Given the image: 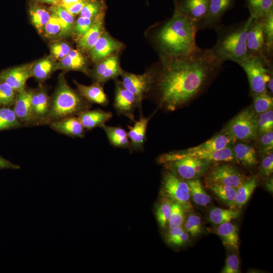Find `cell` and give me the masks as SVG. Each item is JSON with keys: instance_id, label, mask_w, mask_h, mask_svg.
I'll use <instances>...</instances> for the list:
<instances>
[{"instance_id": "1", "label": "cell", "mask_w": 273, "mask_h": 273, "mask_svg": "<svg viewBox=\"0 0 273 273\" xmlns=\"http://www.w3.org/2000/svg\"><path fill=\"white\" fill-rule=\"evenodd\" d=\"M161 60L155 80L159 104L171 111L196 97L223 63L210 49L200 48L186 56Z\"/></svg>"}, {"instance_id": "2", "label": "cell", "mask_w": 273, "mask_h": 273, "mask_svg": "<svg viewBox=\"0 0 273 273\" xmlns=\"http://www.w3.org/2000/svg\"><path fill=\"white\" fill-rule=\"evenodd\" d=\"M198 26V23L175 7L172 17L159 26L155 35L161 59L186 56L198 50L196 35Z\"/></svg>"}, {"instance_id": "3", "label": "cell", "mask_w": 273, "mask_h": 273, "mask_svg": "<svg viewBox=\"0 0 273 273\" xmlns=\"http://www.w3.org/2000/svg\"><path fill=\"white\" fill-rule=\"evenodd\" d=\"M253 19L250 16L245 21L231 25L221 24L214 28L217 41L210 50L217 59L223 63L232 61L239 63L248 56L246 36Z\"/></svg>"}, {"instance_id": "4", "label": "cell", "mask_w": 273, "mask_h": 273, "mask_svg": "<svg viewBox=\"0 0 273 273\" xmlns=\"http://www.w3.org/2000/svg\"><path fill=\"white\" fill-rule=\"evenodd\" d=\"M65 75V72H63L58 77L57 86L51 97L50 110L44 124H50L67 117L76 116L91 107L90 103L70 86Z\"/></svg>"}, {"instance_id": "5", "label": "cell", "mask_w": 273, "mask_h": 273, "mask_svg": "<svg viewBox=\"0 0 273 273\" xmlns=\"http://www.w3.org/2000/svg\"><path fill=\"white\" fill-rule=\"evenodd\" d=\"M238 64L247 75L252 96L267 91L266 84L272 77V62L249 56Z\"/></svg>"}, {"instance_id": "6", "label": "cell", "mask_w": 273, "mask_h": 273, "mask_svg": "<svg viewBox=\"0 0 273 273\" xmlns=\"http://www.w3.org/2000/svg\"><path fill=\"white\" fill-rule=\"evenodd\" d=\"M222 132L234 142H249L257 138V116L252 108H247L236 115L226 125Z\"/></svg>"}, {"instance_id": "7", "label": "cell", "mask_w": 273, "mask_h": 273, "mask_svg": "<svg viewBox=\"0 0 273 273\" xmlns=\"http://www.w3.org/2000/svg\"><path fill=\"white\" fill-rule=\"evenodd\" d=\"M162 192L167 199L179 203L185 210L190 208V190L187 181L171 170L163 176Z\"/></svg>"}, {"instance_id": "8", "label": "cell", "mask_w": 273, "mask_h": 273, "mask_svg": "<svg viewBox=\"0 0 273 273\" xmlns=\"http://www.w3.org/2000/svg\"><path fill=\"white\" fill-rule=\"evenodd\" d=\"M181 178L189 180L197 178L208 170L210 162L191 157H183L164 162Z\"/></svg>"}, {"instance_id": "9", "label": "cell", "mask_w": 273, "mask_h": 273, "mask_svg": "<svg viewBox=\"0 0 273 273\" xmlns=\"http://www.w3.org/2000/svg\"><path fill=\"white\" fill-rule=\"evenodd\" d=\"M183 157H191L209 162H236L233 147L231 145L222 149L210 152L193 151L189 149L184 150L170 152L160 157V161L164 163L168 161Z\"/></svg>"}, {"instance_id": "10", "label": "cell", "mask_w": 273, "mask_h": 273, "mask_svg": "<svg viewBox=\"0 0 273 273\" xmlns=\"http://www.w3.org/2000/svg\"><path fill=\"white\" fill-rule=\"evenodd\" d=\"M157 72L151 70L135 74L123 71L121 75L123 85L135 96L140 106L145 95L155 82Z\"/></svg>"}, {"instance_id": "11", "label": "cell", "mask_w": 273, "mask_h": 273, "mask_svg": "<svg viewBox=\"0 0 273 273\" xmlns=\"http://www.w3.org/2000/svg\"><path fill=\"white\" fill-rule=\"evenodd\" d=\"M246 178L235 167L225 164L212 169L206 178L207 185H219L238 188Z\"/></svg>"}, {"instance_id": "12", "label": "cell", "mask_w": 273, "mask_h": 273, "mask_svg": "<svg viewBox=\"0 0 273 273\" xmlns=\"http://www.w3.org/2000/svg\"><path fill=\"white\" fill-rule=\"evenodd\" d=\"M123 70L121 69L119 57L112 55L95 64L92 70H89L88 75L95 82L104 84L111 79H116L121 76Z\"/></svg>"}, {"instance_id": "13", "label": "cell", "mask_w": 273, "mask_h": 273, "mask_svg": "<svg viewBox=\"0 0 273 273\" xmlns=\"http://www.w3.org/2000/svg\"><path fill=\"white\" fill-rule=\"evenodd\" d=\"M123 48L122 43L113 38L105 30L86 53L90 60L96 64L104 59L117 55Z\"/></svg>"}, {"instance_id": "14", "label": "cell", "mask_w": 273, "mask_h": 273, "mask_svg": "<svg viewBox=\"0 0 273 273\" xmlns=\"http://www.w3.org/2000/svg\"><path fill=\"white\" fill-rule=\"evenodd\" d=\"M263 17L253 19L248 30L246 36L247 53L248 56L261 58L271 62L272 61H268L266 59L265 55V41L263 32Z\"/></svg>"}, {"instance_id": "15", "label": "cell", "mask_w": 273, "mask_h": 273, "mask_svg": "<svg viewBox=\"0 0 273 273\" xmlns=\"http://www.w3.org/2000/svg\"><path fill=\"white\" fill-rule=\"evenodd\" d=\"M115 84L113 104L115 109L119 114L134 120V110L141 107L136 98L123 85L121 81L116 79Z\"/></svg>"}, {"instance_id": "16", "label": "cell", "mask_w": 273, "mask_h": 273, "mask_svg": "<svg viewBox=\"0 0 273 273\" xmlns=\"http://www.w3.org/2000/svg\"><path fill=\"white\" fill-rule=\"evenodd\" d=\"M51 107V97L42 83L33 89L31 109L34 124L44 125Z\"/></svg>"}, {"instance_id": "17", "label": "cell", "mask_w": 273, "mask_h": 273, "mask_svg": "<svg viewBox=\"0 0 273 273\" xmlns=\"http://www.w3.org/2000/svg\"><path fill=\"white\" fill-rule=\"evenodd\" d=\"M236 0H210L205 17L199 23L198 29H214L221 24L224 15L233 8Z\"/></svg>"}, {"instance_id": "18", "label": "cell", "mask_w": 273, "mask_h": 273, "mask_svg": "<svg viewBox=\"0 0 273 273\" xmlns=\"http://www.w3.org/2000/svg\"><path fill=\"white\" fill-rule=\"evenodd\" d=\"M32 91L33 89L26 86L18 92L11 107L23 126L35 125L31 109Z\"/></svg>"}, {"instance_id": "19", "label": "cell", "mask_w": 273, "mask_h": 273, "mask_svg": "<svg viewBox=\"0 0 273 273\" xmlns=\"http://www.w3.org/2000/svg\"><path fill=\"white\" fill-rule=\"evenodd\" d=\"M32 62L5 69L0 72V79L17 92L26 87L27 80L31 77Z\"/></svg>"}, {"instance_id": "20", "label": "cell", "mask_w": 273, "mask_h": 273, "mask_svg": "<svg viewBox=\"0 0 273 273\" xmlns=\"http://www.w3.org/2000/svg\"><path fill=\"white\" fill-rule=\"evenodd\" d=\"M174 2L175 7L199 24L207 14L210 0H174Z\"/></svg>"}, {"instance_id": "21", "label": "cell", "mask_w": 273, "mask_h": 273, "mask_svg": "<svg viewBox=\"0 0 273 273\" xmlns=\"http://www.w3.org/2000/svg\"><path fill=\"white\" fill-rule=\"evenodd\" d=\"M57 68L64 72L80 71L87 75L89 71L87 58L78 48L72 49L67 56L57 62Z\"/></svg>"}, {"instance_id": "22", "label": "cell", "mask_w": 273, "mask_h": 273, "mask_svg": "<svg viewBox=\"0 0 273 273\" xmlns=\"http://www.w3.org/2000/svg\"><path fill=\"white\" fill-rule=\"evenodd\" d=\"M105 14L99 16L89 29L82 35L74 38L77 48L84 53L90 49L104 32Z\"/></svg>"}, {"instance_id": "23", "label": "cell", "mask_w": 273, "mask_h": 273, "mask_svg": "<svg viewBox=\"0 0 273 273\" xmlns=\"http://www.w3.org/2000/svg\"><path fill=\"white\" fill-rule=\"evenodd\" d=\"M54 130L74 138H83L85 128L77 116H71L52 122L49 124Z\"/></svg>"}, {"instance_id": "24", "label": "cell", "mask_w": 273, "mask_h": 273, "mask_svg": "<svg viewBox=\"0 0 273 273\" xmlns=\"http://www.w3.org/2000/svg\"><path fill=\"white\" fill-rule=\"evenodd\" d=\"M73 82L76 86L77 91L87 102L102 106H106L109 100L100 84L95 82L89 85L79 83L75 80Z\"/></svg>"}, {"instance_id": "25", "label": "cell", "mask_w": 273, "mask_h": 273, "mask_svg": "<svg viewBox=\"0 0 273 273\" xmlns=\"http://www.w3.org/2000/svg\"><path fill=\"white\" fill-rule=\"evenodd\" d=\"M85 129L91 130L97 127H101L113 116L111 112L101 109L84 110L76 115Z\"/></svg>"}, {"instance_id": "26", "label": "cell", "mask_w": 273, "mask_h": 273, "mask_svg": "<svg viewBox=\"0 0 273 273\" xmlns=\"http://www.w3.org/2000/svg\"><path fill=\"white\" fill-rule=\"evenodd\" d=\"M57 70V62L48 55L32 62L31 77L42 83L50 78Z\"/></svg>"}, {"instance_id": "27", "label": "cell", "mask_w": 273, "mask_h": 273, "mask_svg": "<svg viewBox=\"0 0 273 273\" xmlns=\"http://www.w3.org/2000/svg\"><path fill=\"white\" fill-rule=\"evenodd\" d=\"M28 11L32 25L37 32L42 35L44 28L51 16L50 8L42 4L30 2Z\"/></svg>"}, {"instance_id": "28", "label": "cell", "mask_w": 273, "mask_h": 273, "mask_svg": "<svg viewBox=\"0 0 273 273\" xmlns=\"http://www.w3.org/2000/svg\"><path fill=\"white\" fill-rule=\"evenodd\" d=\"M151 116L141 117L136 121L133 126H129L128 133L130 148L141 151L144 148L146 139V132L149 122Z\"/></svg>"}, {"instance_id": "29", "label": "cell", "mask_w": 273, "mask_h": 273, "mask_svg": "<svg viewBox=\"0 0 273 273\" xmlns=\"http://www.w3.org/2000/svg\"><path fill=\"white\" fill-rule=\"evenodd\" d=\"M223 245L230 250L238 252L239 249L238 229L230 222L219 224L216 230Z\"/></svg>"}, {"instance_id": "30", "label": "cell", "mask_w": 273, "mask_h": 273, "mask_svg": "<svg viewBox=\"0 0 273 273\" xmlns=\"http://www.w3.org/2000/svg\"><path fill=\"white\" fill-rule=\"evenodd\" d=\"M236 162L246 167H252L257 164L254 148L244 143H238L233 147Z\"/></svg>"}, {"instance_id": "31", "label": "cell", "mask_w": 273, "mask_h": 273, "mask_svg": "<svg viewBox=\"0 0 273 273\" xmlns=\"http://www.w3.org/2000/svg\"><path fill=\"white\" fill-rule=\"evenodd\" d=\"M101 128L104 130L107 137L113 146L121 148H130V143L127 132L119 126L103 125Z\"/></svg>"}, {"instance_id": "32", "label": "cell", "mask_w": 273, "mask_h": 273, "mask_svg": "<svg viewBox=\"0 0 273 273\" xmlns=\"http://www.w3.org/2000/svg\"><path fill=\"white\" fill-rule=\"evenodd\" d=\"M49 8L51 12L59 19L65 38L72 36L73 28L75 21V17L60 5L51 6Z\"/></svg>"}, {"instance_id": "33", "label": "cell", "mask_w": 273, "mask_h": 273, "mask_svg": "<svg viewBox=\"0 0 273 273\" xmlns=\"http://www.w3.org/2000/svg\"><path fill=\"white\" fill-rule=\"evenodd\" d=\"M263 32L265 41L266 59L272 61L273 56V8L263 18Z\"/></svg>"}, {"instance_id": "34", "label": "cell", "mask_w": 273, "mask_h": 273, "mask_svg": "<svg viewBox=\"0 0 273 273\" xmlns=\"http://www.w3.org/2000/svg\"><path fill=\"white\" fill-rule=\"evenodd\" d=\"M186 181L189 187L190 197L195 204L206 206L211 203V197L206 192L198 178Z\"/></svg>"}, {"instance_id": "35", "label": "cell", "mask_w": 273, "mask_h": 273, "mask_svg": "<svg viewBox=\"0 0 273 273\" xmlns=\"http://www.w3.org/2000/svg\"><path fill=\"white\" fill-rule=\"evenodd\" d=\"M207 187L230 209H234L236 207V188L219 185H210Z\"/></svg>"}, {"instance_id": "36", "label": "cell", "mask_w": 273, "mask_h": 273, "mask_svg": "<svg viewBox=\"0 0 273 273\" xmlns=\"http://www.w3.org/2000/svg\"><path fill=\"white\" fill-rule=\"evenodd\" d=\"M257 186V178L253 176L246 179L237 188L236 207L241 209L248 202Z\"/></svg>"}, {"instance_id": "37", "label": "cell", "mask_w": 273, "mask_h": 273, "mask_svg": "<svg viewBox=\"0 0 273 273\" xmlns=\"http://www.w3.org/2000/svg\"><path fill=\"white\" fill-rule=\"evenodd\" d=\"M250 16L256 19L265 16L273 8V0H245Z\"/></svg>"}, {"instance_id": "38", "label": "cell", "mask_w": 273, "mask_h": 273, "mask_svg": "<svg viewBox=\"0 0 273 273\" xmlns=\"http://www.w3.org/2000/svg\"><path fill=\"white\" fill-rule=\"evenodd\" d=\"M240 214L241 213L238 210L216 207L212 208L209 211V219L213 224L219 225L236 219L240 216Z\"/></svg>"}, {"instance_id": "39", "label": "cell", "mask_w": 273, "mask_h": 273, "mask_svg": "<svg viewBox=\"0 0 273 273\" xmlns=\"http://www.w3.org/2000/svg\"><path fill=\"white\" fill-rule=\"evenodd\" d=\"M41 35L50 41L59 39H65L59 19L52 12L51 18L45 26Z\"/></svg>"}, {"instance_id": "40", "label": "cell", "mask_w": 273, "mask_h": 273, "mask_svg": "<svg viewBox=\"0 0 273 273\" xmlns=\"http://www.w3.org/2000/svg\"><path fill=\"white\" fill-rule=\"evenodd\" d=\"M22 126L12 107H0V131Z\"/></svg>"}, {"instance_id": "41", "label": "cell", "mask_w": 273, "mask_h": 273, "mask_svg": "<svg viewBox=\"0 0 273 273\" xmlns=\"http://www.w3.org/2000/svg\"><path fill=\"white\" fill-rule=\"evenodd\" d=\"M49 47L50 55L57 62L64 58L73 49L72 45L65 39L51 40Z\"/></svg>"}, {"instance_id": "42", "label": "cell", "mask_w": 273, "mask_h": 273, "mask_svg": "<svg viewBox=\"0 0 273 273\" xmlns=\"http://www.w3.org/2000/svg\"><path fill=\"white\" fill-rule=\"evenodd\" d=\"M107 9L104 0H89L80 12L79 16L87 18H96L105 14Z\"/></svg>"}, {"instance_id": "43", "label": "cell", "mask_w": 273, "mask_h": 273, "mask_svg": "<svg viewBox=\"0 0 273 273\" xmlns=\"http://www.w3.org/2000/svg\"><path fill=\"white\" fill-rule=\"evenodd\" d=\"M253 97V110L259 114L272 108L273 98L267 92L255 94Z\"/></svg>"}, {"instance_id": "44", "label": "cell", "mask_w": 273, "mask_h": 273, "mask_svg": "<svg viewBox=\"0 0 273 273\" xmlns=\"http://www.w3.org/2000/svg\"><path fill=\"white\" fill-rule=\"evenodd\" d=\"M172 201L167 198L161 202L156 207V219L159 226L162 229L168 225Z\"/></svg>"}, {"instance_id": "45", "label": "cell", "mask_w": 273, "mask_h": 273, "mask_svg": "<svg viewBox=\"0 0 273 273\" xmlns=\"http://www.w3.org/2000/svg\"><path fill=\"white\" fill-rule=\"evenodd\" d=\"M17 93L8 84L0 79V107H11L15 101Z\"/></svg>"}, {"instance_id": "46", "label": "cell", "mask_w": 273, "mask_h": 273, "mask_svg": "<svg viewBox=\"0 0 273 273\" xmlns=\"http://www.w3.org/2000/svg\"><path fill=\"white\" fill-rule=\"evenodd\" d=\"M257 123L258 135L270 130H272V108L264 112L258 114V116H257Z\"/></svg>"}, {"instance_id": "47", "label": "cell", "mask_w": 273, "mask_h": 273, "mask_svg": "<svg viewBox=\"0 0 273 273\" xmlns=\"http://www.w3.org/2000/svg\"><path fill=\"white\" fill-rule=\"evenodd\" d=\"M184 230L192 237H196L202 232V225L201 217L197 215H190L184 224Z\"/></svg>"}, {"instance_id": "48", "label": "cell", "mask_w": 273, "mask_h": 273, "mask_svg": "<svg viewBox=\"0 0 273 273\" xmlns=\"http://www.w3.org/2000/svg\"><path fill=\"white\" fill-rule=\"evenodd\" d=\"M185 208L179 203L172 202V207L168 225L169 229L181 226L184 222Z\"/></svg>"}, {"instance_id": "49", "label": "cell", "mask_w": 273, "mask_h": 273, "mask_svg": "<svg viewBox=\"0 0 273 273\" xmlns=\"http://www.w3.org/2000/svg\"><path fill=\"white\" fill-rule=\"evenodd\" d=\"M96 18H87L79 16L76 19L73 28V38H75L84 34L92 26Z\"/></svg>"}, {"instance_id": "50", "label": "cell", "mask_w": 273, "mask_h": 273, "mask_svg": "<svg viewBox=\"0 0 273 273\" xmlns=\"http://www.w3.org/2000/svg\"><path fill=\"white\" fill-rule=\"evenodd\" d=\"M258 148L261 153L265 154L273 149V131L270 130L257 135Z\"/></svg>"}, {"instance_id": "51", "label": "cell", "mask_w": 273, "mask_h": 273, "mask_svg": "<svg viewBox=\"0 0 273 273\" xmlns=\"http://www.w3.org/2000/svg\"><path fill=\"white\" fill-rule=\"evenodd\" d=\"M239 259L235 253L228 256L225 259V264L221 270V273H238L239 270Z\"/></svg>"}, {"instance_id": "52", "label": "cell", "mask_w": 273, "mask_h": 273, "mask_svg": "<svg viewBox=\"0 0 273 273\" xmlns=\"http://www.w3.org/2000/svg\"><path fill=\"white\" fill-rule=\"evenodd\" d=\"M262 159L260 171L264 176H269L273 171V153L272 151L264 154Z\"/></svg>"}, {"instance_id": "53", "label": "cell", "mask_w": 273, "mask_h": 273, "mask_svg": "<svg viewBox=\"0 0 273 273\" xmlns=\"http://www.w3.org/2000/svg\"><path fill=\"white\" fill-rule=\"evenodd\" d=\"M189 235L184 231L181 234L166 241L169 245L180 247L186 245L189 242Z\"/></svg>"}, {"instance_id": "54", "label": "cell", "mask_w": 273, "mask_h": 273, "mask_svg": "<svg viewBox=\"0 0 273 273\" xmlns=\"http://www.w3.org/2000/svg\"><path fill=\"white\" fill-rule=\"evenodd\" d=\"M89 0H80L66 8V10L74 17L79 15L82 8Z\"/></svg>"}, {"instance_id": "55", "label": "cell", "mask_w": 273, "mask_h": 273, "mask_svg": "<svg viewBox=\"0 0 273 273\" xmlns=\"http://www.w3.org/2000/svg\"><path fill=\"white\" fill-rule=\"evenodd\" d=\"M20 166L0 156V170L4 169H19Z\"/></svg>"}, {"instance_id": "56", "label": "cell", "mask_w": 273, "mask_h": 273, "mask_svg": "<svg viewBox=\"0 0 273 273\" xmlns=\"http://www.w3.org/2000/svg\"><path fill=\"white\" fill-rule=\"evenodd\" d=\"M30 2L51 6L60 5L61 0H29Z\"/></svg>"}, {"instance_id": "57", "label": "cell", "mask_w": 273, "mask_h": 273, "mask_svg": "<svg viewBox=\"0 0 273 273\" xmlns=\"http://www.w3.org/2000/svg\"><path fill=\"white\" fill-rule=\"evenodd\" d=\"M80 0H61L60 5L66 8L69 7Z\"/></svg>"}, {"instance_id": "58", "label": "cell", "mask_w": 273, "mask_h": 273, "mask_svg": "<svg viewBox=\"0 0 273 273\" xmlns=\"http://www.w3.org/2000/svg\"><path fill=\"white\" fill-rule=\"evenodd\" d=\"M273 78L271 77L269 81L266 84V89H268L270 93L272 94L273 93Z\"/></svg>"}, {"instance_id": "59", "label": "cell", "mask_w": 273, "mask_h": 273, "mask_svg": "<svg viewBox=\"0 0 273 273\" xmlns=\"http://www.w3.org/2000/svg\"><path fill=\"white\" fill-rule=\"evenodd\" d=\"M265 186L266 187L267 189L270 192H272V179H270L269 180L267 181L265 184Z\"/></svg>"}]
</instances>
